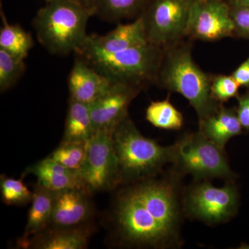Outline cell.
<instances>
[{
	"label": "cell",
	"instance_id": "17",
	"mask_svg": "<svg viewBox=\"0 0 249 249\" xmlns=\"http://www.w3.org/2000/svg\"><path fill=\"white\" fill-rule=\"evenodd\" d=\"M25 174L34 175L39 185L54 193L71 188L84 189L79 173L65 168L49 157L28 167Z\"/></svg>",
	"mask_w": 249,
	"mask_h": 249
},
{
	"label": "cell",
	"instance_id": "15",
	"mask_svg": "<svg viewBox=\"0 0 249 249\" xmlns=\"http://www.w3.org/2000/svg\"><path fill=\"white\" fill-rule=\"evenodd\" d=\"M110 80L83 59L76 57L68 78L70 98L89 105L111 85Z\"/></svg>",
	"mask_w": 249,
	"mask_h": 249
},
{
	"label": "cell",
	"instance_id": "2",
	"mask_svg": "<svg viewBox=\"0 0 249 249\" xmlns=\"http://www.w3.org/2000/svg\"><path fill=\"white\" fill-rule=\"evenodd\" d=\"M94 14L71 0H51L37 11L33 27L37 40L52 54L76 53L88 39L87 26Z\"/></svg>",
	"mask_w": 249,
	"mask_h": 249
},
{
	"label": "cell",
	"instance_id": "13",
	"mask_svg": "<svg viewBox=\"0 0 249 249\" xmlns=\"http://www.w3.org/2000/svg\"><path fill=\"white\" fill-rule=\"evenodd\" d=\"M147 44L149 43L143 24L141 18H138L133 22L118 24L115 29L106 35L88 36L86 42L80 49L109 54Z\"/></svg>",
	"mask_w": 249,
	"mask_h": 249
},
{
	"label": "cell",
	"instance_id": "30",
	"mask_svg": "<svg viewBox=\"0 0 249 249\" xmlns=\"http://www.w3.org/2000/svg\"><path fill=\"white\" fill-rule=\"evenodd\" d=\"M231 75L240 87L249 88V55Z\"/></svg>",
	"mask_w": 249,
	"mask_h": 249
},
{
	"label": "cell",
	"instance_id": "9",
	"mask_svg": "<svg viewBox=\"0 0 249 249\" xmlns=\"http://www.w3.org/2000/svg\"><path fill=\"white\" fill-rule=\"evenodd\" d=\"M186 209L193 217L209 224L231 219L238 207V193L235 186L217 188L205 182L192 188L186 197Z\"/></svg>",
	"mask_w": 249,
	"mask_h": 249
},
{
	"label": "cell",
	"instance_id": "27",
	"mask_svg": "<svg viewBox=\"0 0 249 249\" xmlns=\"http://www.w3.org/2000/svg\"><path fill=\"white\" fill-rule=\"evenodd\" d=\"M240 87L232 75H212L211 95L213 99L221 104L227 102L232 98L238 97Z\"/></svg>",
	"mask_w": 249,
	"mask_h": 249
},
{
	"label": "cell",
	"instance_id": "14",
	"mask_svg": "<svg viewBox=\"0 0 249 249\" xmlns=\"http://www.w3.org/2000/svg\"><path fill=\"white\" fill-rule=\"evenodd\" d=\"M90 195L82 188L55 192L53 215L49 227H73L85 225L93 213Z\"/></svg>",
	"mask_w": 249,
	"mask_h": 249
},
{
	"label": "cell",
	"instance_id": "12",
	"mask_svg": "<svg viewBox=\"0 0 249 249\" xmlns=\"http://www.w3.org/2000/svg\"><path fill=\"white\" fill-rule=\"evenodd\" d=\"M141 91L128 85L111 83L110 86L89 105L95 130L114 127L128 115V107Z\"/></svg>",
	"mask_w": 249,
	"mask_h": 249
},
{
	"label": "cell",
	"instance_id": "10",
	"mask_svg": "<svg viewBox=\"0 0 249 249\" xmlns=\"http://www.w3.org/2000/svg\"><path fill=\"white\" fill-rule=\"evenodd\" d=\"M233 36L235 29L227 0H195L187 29L188 39L215 42Z\"/></svg>",
	"mask_w": 249,
	"mask_h": 249
},
{
	"label": "cell",
	"instance_id": "22",
	"mask_svg": "<svg viewBox=\"0 0 249 249\" xmlns=\"http://www.w3.org/2000/svg\"><path fill=\"white\" fill-rule=\"evenodd\" d=\"M149 0H96L95 15L107 22L140 17Z\"/></svg>",
	"mask_w": 249,
	"mask_h": 249
},
{
	"label": "cell",
	"instance_id": "33",
	"mask_svg": "<svg viewBox=\"0 0 249 249\" xmlns=\"http://www.w3.org/2000/svg\"><path fill=\"white\" fill-rule=\"evenodd\" d=\"M239 249H249V245H247V244H242V245L240 246V247H239Z\"/></svg>",
	"mask_w": 249,
	"mask_h": 249
},
{
	"label": "cell",
	"instance_id": "25",
	"mask_svg": "<svg viewBox=\"0 0 249 249\" xmlns=\"http://www.w3.org/2000/svg\"><path fill=\"white\" fill-rule=\"evenodd\" d=\"M0 191L3 202L8 206H23L31 202L34 192L31 191L22 179L1 175Z\"/></svg>",
	"mask_w": 249,
	"mask_h": 249
},
{
	"label": "cell",
	"instance_id": "8",
	"mask_svg": "<svg viewBox=\"0 0 249 249\" xmlns=\"http://www.w3.org/2000/svg\"><path fill=\"white\" fill-rule=\"evenodd\" d=\"M111 132L108 129L96 131L88 141V154L80 175L89 194L109 191L121 183Z\"/></svg>",
	"mask_w": 249,
	"mask_h": 249
},
{
	"label": "cell",
	"instance_id": "7",
	"mask_svg": "<svg viewBox=\"0 0 249 249\" xmlns=\"http://www.w3.org/2000/svg\"><path fill=\"white\" fill-rule=\"evenodd\" d=\"M194 1L149 0L139 17L148 43L165 49L185 40Z\"/></svg>",
	"mask_w": 249,
	"mask_h": 249
},
{
	"label": "cell",
	"instance_id": "23",
	"mask_svg": "<svg viewBox=\"0 0 249 249\" xmlns=\"http://www.w3.org/2000/svg\"><path fill=\"white\" fill-rule=\"evenodd\" d=\"M145 119L157 128L178 130L182 127V114L170 102L169 97L152 101L145 111Z\"/></svg>",
	"mask_w": 249,
	"mask_h": 249
},
{
	"label": "cell",
	"instance_id": "20",
	"mask_svg": "<svg viewBox=\"0 0 249 249\" xmlns=\"http://www.w3.org/2000/svg\"><path fill=\"white\" fill-rule=\"evenodd\" d=\"M95 132L89 105L70 98L62 142H88Z\"/></svg>",
	"mask_w": 249,
	"mask_h": 249
},
{
	"label": "cell",
	"instance_id": "6",
	"mask_svg": "<svg viewBox=\"0 0 249 249\" xmlns=\"http://www.w3.org/2000/svg\"><path fill=\"white\" fill-rule=\"evenodd\" d=\"M174 147L173 163L181 173L190 174L196 178L233 176L224 148L199 130L183 136Z\"/></svg>",
	"mask_w": 249,
	"mask_h": 249
},
{
	"label": "cell",
	"instance_id": "11",
	"mask_svg": "<svg viewBox=\"0 0 249 249\" xmlns=\"http://www.w3.org/2000/svg\"><path fill=\"white\" fill-rule=\"evenodd\" d=\"M132 188L156 220L175 238L180 213L176 195L169 183L147 178Z\"/></svg>",
	"mask_w": 249,
	"mask_h": 249
},
{
	"label": "cell",
	"instance_id": "18",
	"mask_svg": "<svg viewBox=\"0 0 249 249\" xmlns=\"http://www.w3.org/2000/svg\"><path fill=\"white\" fill-rule=\"evenodd\" d=\"M199 124L201 133L222 148L231 139L242 134L243 129L236 109L223 105L213 114L199 121Z\"/></svg>",
	"mask_w": 249,
	"mask_h": 249
},
{
	"label": "cell",
	"instance_id": "3",
	"mask_svg": "<svg viewBox=\"0 0 249 249\" xmlns=\"http://www.w3.org/2000/svg\"><path fill=\"white\" fill-rule=\"evenodd\" d=\"M111 138L121 183L147 179L173 161L174 145L162 146L144 137L129 114L112 129Z\"/></svg>",
	"mask_w": 249,
	"mask_h": 249
},
{
	"label": "cell",
	"instance_id": "4",
	"mask_svg": "<svg viewBox=\"0 0 249 249\" xmlns=\"http://www.w3.org/2000/svg\"><path fill=\"white\" fill-rule=\"evenodd\" d=\"M163 49L151 44L106 54L80 49L83 59L112 83L128 85L139 91L156 85Z\"/></svg>",
	"mask_w": 249,
	"mask_h": 249
},
{
	"label": "cell",
	"instance_id": "1",
	"mask_svg": "<svg viewBox=\"0 0 249 249\" xmlns=\"http://www.w3.org/2000/svg\"><path fill=\"white\" fill-rule=\"evenodd\" d=\"M211 78L212 75L203 71L193 60L191 41L183 40L163 49L156 85L186 98L196 110L199 121L223 105L212 97Z\"/></svg>",
	"mask_w": 249,
	"mask_h": 249
},
{
	"label": "cell",
	"instance_id": "5",
	"mask_svg": "<svg viewBox=\"0 0 249 249\" xmlns=\"http://www.w3.org/2000/svg\"><path fill=\"white\" fill-rule=\"evenodd\" d=\"M114 222L121 238L129 245L164 247L173 239L156 220L132 187L118 196Z\"/></svg>",
	"mask_w": 249,
	"mask_h": 249
},
{
	"label": "cell",
	"instance_id": "29",
	"mask_svg": "<svg viewBox=\"0 0 249 249\" xmlns=\"http://www.w3.org/2000/svg\"><path fill=\"white\" fill-rule=\"evenodd\" d=\"M238 106L236 108L237 117L243 129L249 130V93L237 97Z\"/></svg>",
	"mask_w": 249,
	"mask_h": 249
},
{
	"label": "cell",
	"instance_id": "24",
	"mask_svg": "<svg viewBox=\"0 0 249 249\" xmlns=\"http://www.w3.org/2000/svg\"><path fill=\"white\" fill-rule=\"evenodd\" d=\"M88 142H62L49 157L65 168L80 173L86 160Z\"/></svg>",
	"mask_w": 249,
	"mask_h": 249
},
{
	"label": "cell",
	"instance_id": "21",
	"mask_svg": "<svg viewBox=\"0 0 249 249\" xmlns=\"http://www.w3.org/2000/svg\"><path fill=\"white\" fill-rule=\"evenodd\" d=\"M1 18L2 26L0 29V49L16 58L24 60L34 47L32 36L19 24L8 22L1 5Z\"/></svg>",
	"mask_w": 249,
	"mask_h": 249
},
{
	"label": "cell",
	"instance_id": "31",
	"mask_svg": "<svg viewBox=\"0 0 249 249\" xmlns=\"http://www.w3.org/2000/svg\"><path fill=\"white\" fill-rule=\"evenodd\" d=\"M75 3L80 5L82 7L89 10L94 14L95 16V4H96V0H71Z\"/></svg>",
	"mask_w": 249,
	"mask_h": 249
},
{
	"label": "cell",
	"instance_id": "34",
	"mask_svg": "<svg viewBox=\"0 0 249 249\" xmlns=\"http://www.w3.org/2000/svg\"><path fill=\"white\" fill-rule=\"evenodd\" d=\"M46 2H47V1H51V0H45Z\"/></svg>",
	"mask_w": 249,
	"mask_h": 249
},
{
	"label": "cell",
	"instance_id": "28",
	"mask_svg": "<svg viewBox=\"0 0 249 249\" xmlns=\"http://www.w3.org/2000/svg\"><path fill=\"white\" fill-rule=\"evenodd\" d=\"M229 4L235 35L249 39V6L229 3Z\"/></svg>",
	"mask_w": 249,
	"mask_h": 249
},
{
	"label": "cell",
	"instance_id": "32",
	"mask_svg": "<svg viewBox=\"0 0 249 249\" xmlns=\"http://www.w3.org/2000/svg\"><path fill=\"white\" fill-rule=\"evenodd\" d=\"M229 4L249 6V0H227Z\"/></svg>",
	"mask_w": 249,
	"mask_h": 249
},
{
	"label": "cell",
	"instance_id": "16",
	"mask_svg": "<svg viewBox=\"0 0 249 249\" xmlns=\"http://www.w3.org/2000/svg\"><path fill=\"white\" fill-rule=\"evenodd\" d=\"M91 229L86 225L49 227L32 237L25 247L37 249H84L88 247Z\"/></svg>",
	"mask_w": 249,
	"mask_h": 249
},
{
	"label": "cell",
	"instance_id": "19",
	"mask_svg": "<svg viewBox=\"0 0 249 249\" xmlns=\"http://www.w3.org/2000/svg\"><path fill=\"white\" fill-rule=\"evenodd\" d=\"M53 205L54 192L37 183L34 188V196L28 213L25 232L21 241L23 246L25 245L29 237H35L50 226Z\"/></svg>",
	"mask_w": 249,
	"mask_h": 249
},
{
	"label": "cell",
	"instance_id": "26",
	"mask_svg": "<svg viewBox=\"0 0 249 249\" xmlns=\"http://www.w3.org/2000/svg\"><path fill=\"white\" fill-rule=\"evenodd\" d=\"M26 70L24 60L0 49V91L4 92L18 83Z\"/></svg>",
	"mask_w": 249,
	"mask_h": 249
}]
</instances>
